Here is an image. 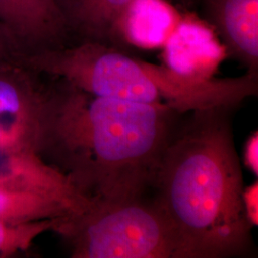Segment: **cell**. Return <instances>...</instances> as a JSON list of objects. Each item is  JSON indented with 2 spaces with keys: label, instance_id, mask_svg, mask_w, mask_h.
<instances>
[{
  "label": "cell",
  "instance_id": "obj_6",
  "mask_svg": "<svg viewBox=\"0 0 258 258\" xmlns=\"http://www.w3.org/2000/svg\"><path fill=\"white\" fill-rule=\"evenodd\" d=\"M0 23L19 58L74 43L56 0H0Z\"/></svg>",
  "mask_w": 258,
  "mask_h": 258
},
{
  "label": "cell",
  "instance_id": "obj_16",
  "mask_svg": "<svg viewBox=\"0 0 258 258\" xmlns=\"http://www.w3.org/2000/svg\"><path fill=\"white\" fill-rule=\"evenodd\" d=\"M13 57H19L17 49L9 34L0 23V60Z\"/></svg>",
  "mask_w": 258,
  "mask_h": 258
},
{
  "label": "cell",
  "instance_id": "obj_7",
  "mask_svg": "<svg viewBox=\"0 0 258 258\" xmlns=\"http://www.w3.org/2000/svg\"><path fill=\"white\" fill-rule=\"evenodd\" d=\"M163 47L167 67L195 79H212L227 55L212 25L194 15L181 16Z\"/></svg>",
  "mask_w": 258,
  "mask_h": 258
},
{
  "label": "cell",
  "instance_id": "obj_15",
  "mask_svg": "<svg viewBox=\"0 0 258 258\" xmlns=\"http://www.w3.org/2000/svg\"><path fill=\"white\" fill-rule=\"evenodd\" d=\"M245 165L249 170L257 176L258 173V133L253 132L248 139L244 149Z\"/></svg>",
  "mask_w": 258,
  "mask_h": 258
},
{
  "label": "cell",
  "instance_id": "obj_13",
  "mask_svg": "<svg viewBox=\"0 0 258 258\" xmlns=\"http://www.w3.org/2000/svg\"><path fill=\"white\" fill-rule=\"evenodd\" d=\"M30 185L29 176L18 167L0 166V187H28Z\"/></svg>",
  "mask_w": 258,
  "mask_h": 258
},
{
  "label": "cell",
  "instance_id": "obj_10",
  "mask_svg": "<svg viewBox=\"0 0 258 258\" xmlns=\"http://www.w3.org/2000/svg\"><path fill=\"white\" fill-rule=\"evenodd\" d=\"M83 211L64 198L44 190L0 187V222L4 224L55 220Z\"/></svg>",
  "mask_w": 258,
  "mask_h": 258
},
{
  "label": "cell",
  "instance_id": "obj_3",
  "mask_svg": "<svg viewBox=\"0 0 258 258\" xmlns=\"http://www.w3.org/2000/svg\"><path fill=\"white\" fill-rule=\"evenodd\" d=\"M21 60L40 73L56 77L99 97L166 105L181 113L235 107L256 96L258 73L228 79H195L166 65L142 60L129 51L81 41L42 51Z\"/></svg>",
  "mask_w": 258,
  "mask_h": 258
},
{
  "label": "cell",
  "instance_id": "obj_11",
  "mask_svg": "<svg viewBox=\"0 0 258 258\" xmlns=\"http://www.w3.org/2000/svg\"><path fill=\"white\" fill-rule=\"evenodd\" d=\"M130 0H56L71 30L74 43L95 41L113 46V32Z\"/></svg>",
  "mask_w": 258,
  "mask_h": 258
},
{
  "label": "cell",
  "instance_id": "obj_9",
  "mask_svg": "<svg viewBox=\"0 0 258 258\" xmlns=\"http://www.w3.org/2000/svg\"><path fill=\"white\" fill-rule=\"evenodd\" d=\"M181 15L166 0H130L113 32V46L153 49L164 46Z\"/></svg>",
  "mask_w": 258,
  "mask_h": 258
},
{
  "label": "cell",
  "instance_id": "obj_5",
  "mask_svg": "<svg viewBox=\"0 0 258 258\" xmlns=\"http://www.w3.org/2000/svg\"><path fill=\"white\" fill-rule=\"evenodd\" d=\"M50 77L13 57L0 60V150L39 155Z\"/></svg>",
  "mask_w": 258,
  "mask_h": 258
},
{
  "label": "cell",
  "instance_id": "obj_1",
  "mask_svg": "<svg viewBox=\"0 0 258 258\" xmlns=\"http://www.w3.org/2000/svg\"><path fill=\"white\" fill-rule=\"evenodd\" d=\"M49 77L42 159L91 201L151 196L163 155L185 114L95 96Z\"/></svg>",
  "mask_w": 258,
  "mask_h": 258
},
{
  "label": "cell",
  "instance_id": "obj_2",
  "mask_svg": "<svg viewBox=\"0 0 258 258\" xmlns=\"http://www.w3.org/2000/svg\"><path fill=\"white\" fill-rule=\"evenodd\" d=\"M235 107L184 115L163 155L151 191L188 258L247 257L253 252L234 145Z\"/></svg>",
  "mask_w": 258,
  "mask_h": 258
},
{
  "label": "cell",
  "instance_id": "obj_12",
  "mask_svg": "<svg viewBox=\"0 0 258 258\" xmlns=\"http://www.w3.org/2000/svg\"><path fill=\"white\" fill-rule=\"evenodd\" d=\"M55 220L23 225H8L0 222V257H9L28 250L38 236L53 231Z\"/></svg>",
  "mask_w": 258,
  "mask_h": 258
},
{
  "label": "cell",
  "instance_id": "obj_14",
  "mask_svg": "<svg viewBox=\"0 0 258 258\" xmlns=\"http://www.w3.org/2000/svg\"><path fill=\"white\" fill-rule=\"evenodd\" d=\"M244 209L252 227L258 224V183L254 182L243 190Z\"/></svg>",
  "mask_w": 258,
  "mask_h": 258
},
{
  "label": "cell",
  "instance_id": "obj_18",
  "mask_svg": "<svg viewBox=\"0 0 258 258\" xmlns=\"http://www.w3.org/2000/svg\"><path fill=\"white\" fill-rule=\"evenodd\" d=\"M4 154H5V153H3V152L0 150V161H1V160H2V158L4 157Z\"/></svg>",
  "mask_w": 258,
  "mask_h": 258
},
{
  "label": "cell",
  "instance_id": "obj_8",
  "mask_svg": "<svg viewBox=\"0 0 258 258\" xmlns=\"http://www.w3.org/2000/svg\"><path fill=\"white\" fill-rule=\"evenodd\" d=\"M208 22L249 73H258V0H203Z\"/></svg>",
  "mask_w": 258,
  "mask_h": 258
},
{
  "label": "cell",
  "instance_id": "obj_4",
  "mask_svg": "<svg viewBox=\"0 0 258 258\" xmlns=\"http://www.w3.org/2000/svg\"><path fill=\"white\" fill-rule=\"evenodd\" d=\"M74 258H188L165 212L151 197L97 202L55 220L53 231Z\"/></svg>",
  "mask_w": 258,
  "mask_h": 258
},
{
  "label": "cell",
  "instance_id": "obj_17",
  "mask_svg": "<svg viewBox=\"0 0 258 258\" xmlns=\"http://www.w3.org/2000/svg\"><path fill=\"white\" fill-rule=\"evenodd\" d=\"M181 1L184 4H192V3H195L197 0H181Z\"/></svg>",
  "mask_w": 258,
  "mask_h": 258
}]
</instances>
